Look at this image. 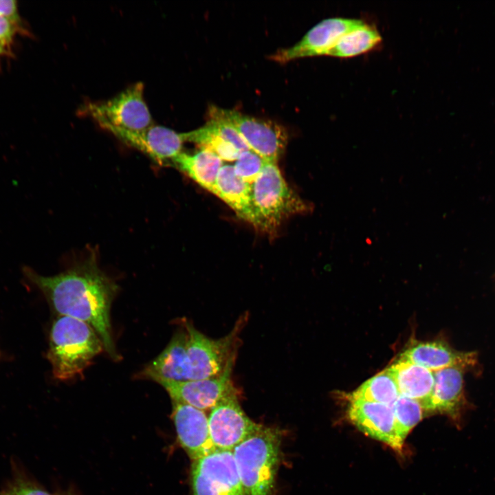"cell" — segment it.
<instances>
[{"instance_id":"cell-1","label":"cell","mask_w":495,"mask_h":495,"mask_svg":"<svg viewBox=\"0 0 495 495\" xmlns=\"http://www.w3.org/2000/svg\"><path fill=\"white\" fill-rule=\"evenodd\" d=\"M23 272L59 316L89 324L110 358L120 359L110 320L111 307L118 286L100 269L94 255L55 276H43L28 267L23 268Z\"/></svg>"},{"instance_id":"cell-2","label":"cell","mask_w":495,"mask_h":495,"mask_svg":"<svg viewBox=\"0 0 495 495\" xmlns=\"http://www.w3.org/2000/svg\"><path fill=\"white\" fill-rule=\"evenodd\" d=\"M247 317L243 315L232 331L219 339L210 338L187 320H182L162 352L140 373L142 378L161 384L219 376L234 364L239 334Z\"/></svg>"},{"instance_id":"cell-3","label":"cell","mask_w":495,"mask_h":495,"mask_svg":"<svg viewBox=\"0 0 495 495\" xmlns=\"http://www.w3.org/2000/svg\"><path fill=\"white\" fill-rule=\"evenodd\" d=\"M103 349L102 340L89 324L59 316L51 328L47 352L54 377L67 381L81 375Z\"/></svg>"},{"instance_id":"cell-4","label":"cell","mask_w":495,"mask_h":495,"mask_svg":"<svg viewBox=\"0 0 495 495\" xmlns=\"http://www.w3.org/2000/svg\"><path fill=\"white\" fill-rule=\"evenodd\" d=\"M281 437L278 428L261 425L232 451L245 495H273Z\"/></svg>"},{"instance_id":"cell-5","label":"cell","mask_w":495,"mask_h":495,"mask_svg":"<svg viewBox=\"0 0 495 495\" xmlns=\"http://www.w3.org/2000/svg\"><path fill=\"white\" fill-rule=\"evenodd\" d=\"M252 220L260 231L272 234L282 223L296 214L311 212L313 205L288 185L277 162H268L251 185Z\"/></svg>"},{"instance_id":"cell-6","label":"cell","mask_w":495,"mask_h":495,"mask_svg":"<svg viewBox=\"0 0 495 495\" xmlns=\"http://www.w3.org/2000/svg\"><path fill=\"white\" fill-rule=\"evenodd\" d=\"M85 111L102 128L110 126L138 131L153 125L144 98V84L140 82L106 101L88 103Z\"/></svg>"},{"instance_id":"cell-7","label":"cell","mask_w":495,"mask_h":495,"mask_svg":"<svg viewBox=\"0 0 495 495\" xmlns=\"http://www.w3.org/2000/svg\"><path fill=\"white\" fill-rule=\"evenodd\" d=\"M192 495H245L232 451L215 450L193 461Z\"/></svg>"},{"instance_id":"cell-8","label":"cell","mask_w":495,"mask_h":495,"mask_svg":"<svg viewBox=\"0 0 495 495\" xmlns=\"http://www.w3.org/2000/svg\"><path fill=\"white\" fill-rule=\"evenodd\" d=\"M208 418L212 444L220 450L232 451L261 425L252 421L243 411L236 388L210 410Z\"/></svg>"},{"instance_id":"cell-9","label":"cell","mask_w":495,"mask_h":495,"mask_svg":"<svg viewBox=\"0 0 495 495\" xmlns=\"http://www.w3.org/2000/svg\"><path fill=\"white\" fill-rule=\"evenodd\" d=\"M217 112L239 133L250 149L268 162H277L287 140L285 130L274 122L214 107Z\"/></svg>"},{"instance_id":"cell-10","label":"cell","mask_w":495,"mask_h":495,"mask_svg":"<svg viewBox=\"0 0 495 495\" xmlns=\"http://www.w3.org/2000/svg\"><path fill=\"white\" fill-rule=\"evenodd\" d=\"M363 22L346 17L325 19L311 28L297 43L278 51L271 58L279 63H286L300 58L327 56L342 36Z\"/></svg>"},{"instance_id":"cell-11","label":"cell","mask_w":495,"mask_h":495,"mask_svg":"<svg viewBox=\"0 0 495 495\" xmlns=\"http://www.w3.org/2000/svg\"><path fill=\"white\" fill-rule=\"evenodd\" d=\"M208 120L203 126L184 133L186 142H192L200 149L208 151L222 161H236L249 146L237 130L211 106Z\"/></svg>"},{"instance_id":"cell-12","label":"cell","mask_w":495,"mask_h":495,"mask_svg":"<svg viewBox=\"0 0 495 495\" xmlns=\"http://www.w3.org/2000/svg\"><path fill=\"white\" fill-rule=\"evenodd\" d=\"M348 417L360 431L401 453L404 440L399 433L390 406L377 402L349 399Z\"/></svg>"},{"instance_id":"cell-13","label":"cell","mask_w":495,"mask_h":495,"mask_svg":"<svg viewBox=\"0 0 495 495\" xmlns=\"http://www.w3.org/2000/svg\"><path fill=\"white\" fill-rule=\"evenodd\" d=\"M103 129L159 164L171 161L182 152V146L186 142L184 133H177L160 125L153 124L138 131L110 126Z\"/></svg>"},{"instance_id":"cell-14","label":"cell","mask_w":495,"mask_h":495,"mask_svg":"<svg viewBox=\"0 0 495 495\" xmlns=\"http://www.w3.org/2000/svg\"><path fill=\"white\" fill-rule=\"evenodd\" d=\"M171 417L178 442L192 461L216 450L210 435L208 418L204 410L173 402Z\"/></svg>"},{"instance_id":"cell-15","label":"cell","mask_w":495,"mask_h":495,"mask_svg":"<svg viewBox=\"0 0 495 495\" xmlns=\"http://www.w3.org/2000/svg\"><path fill=\"white\" fill-rule=\"evenodd\" d=\"M234 365L216 377L186 382L160 384L172 402H180L201 410H211L223 397L235 388L232 379Z\"/></svg>"},{"instance_id":"cell-16","label":"cell","mask_w":495,"mask_h":495,"mask_svg":"<svg viewBox=\"0 0 495 495\" xmlns=\"http://www.w3.org/2000/svg\"><path fill=\"white\" fill-rule=\"evenodd\" d=\"M465 370L455 366L434 371V389L424 407V412L444 414L456 426L461 424L463 412L468 407L463 391Z\"/></svg>"},{"instance_id":"cell-17","label":"cell","mask_w":495,"mask_h":495,"mask_svg":"<svg viewBox=\"0 0 495 495\" xmlns=\"http://www.w3.org/2000/svg\"><path fill=\"white\" fill-rule=\"evenodd\" d=\"M398 360L437 371L455 366L472 368L476 364L477 356L474 352L458 351L441 340L415 341L405 349Z\"/></svg>"},{"instance_id":"cell-18","label":"cell","mask_w":495,"mask_h":495,"mask_svg":"<svg viewBox=\"0 0 495 495\" xmlns=\"http://www.w3.org/2000/svg\"><path fill=\"white\" fill-rule=\"evenodd\" d=\"M388 368L396 382L399 394L417 401L424 409L433 392L434 371L399 360Z\"/></svg>"},{"instance_id":"cell-19","label":"cell","mask_w":495,"mask_h":495,"mask_svg":"<svg viewBox=\"0 0 495 495\" xmlns=\"http://www.w3.org/2000/svg\"><path fill=\"white\" fill-rule=\"evenodd\" d=\"M213 194L223 201L241 219L252 223L251 185L238 177L232 165H223Z\"/></svg>"},{"instance_id":"cell-20","label":"cell","mask_w":495,"mask_h":495,"mask_svg":"<svg viewBox=\"0 0 495 495\" xmlns=\"http://www.w3.org/2000/svg\"><path fill=\"white\" fill-rule=\"evenodd\" d=\"M172 164L201 187L213 194L222 160L206 150L194 154L181 152L171 160Z\"/></svg>"},{"instance_id":"cell-21","label":"cell","mask_w":495,"mask_h":495,"mask_svg":"<svg viewBox=\"0 0 495 495\" xmlns=\"http://www.w3.org/2000/svg\"><path fill=\"white\" fill-rule=\"evenodd\" d=\"M382 40L379 31L364 21L342 36L327 56L340 58L357 56L372 50Z\"/></svg>"},{"instance_id":"cell-22","label":"cell","mask_w":495,"mask_h":495,"mask_svg":"<svg viewBox=\"0 0 495 495\" xmlns=\"http://www.w3.org/2000/svg\"><path fill=\"white\" fill-rule=\"evenodd\" d=\"M399 395L396 382L387 368L362 384L348 397L381 403L391 407Z\"/></svg>"},{"instance_id":"cell-23","label":"cell","mask_w":495,"mask_h":495,"mask_svg":"<svg viewBox=\"0 0 495 495\" xmlns=\"http://www.w3.org/2000/svg\"><path fill=\"white\" fill-rule=\"evenodd\" d=\"M391 408L399 433L405 440L409 432L422 419L424 409L417 401L401 395Z\"/></svg>"},{"instance_id":"cell-24","label":"cell","mask_w":495,"mask_h":495,"mask_svg":"<svg viewBox=\"0 0 495 495\" xmlns=\"http://www.w3.org/2000/svg\"><path fill=\"white\" fill-rule=\"evenodd\" d=\"M266 162L261 156L250 149L239 154L233 167L238 177L252 185L260 175Z\"/></svg>"},{"instance_id":"cell-25","label":"cell","mask_w":495,"mask_h":495,"mask_svg":"<svg viewBox=\"0 0 495 495\" xmlns=\"http://www.w3.org/2000/svg\"><path fill=\"white\" fill-rule=\"evenodd\" d=\"M1 495H50L46 491L40 489L32 484L25 482H19L12 485L8 490L1 493Z\"/></svg>"},{"instance_id":"cell-26","label":"cell","mask_w":495,"mask_h":495,"mask_svg":"<svg viewBox=\"0 0 495 495\" xmlns=\"http://www.w3.org/2000/svg\"><path fill=\"white\" fill-rule=\"evenodd\" d=\"M13 21L0 16V45L5 46L10 43L15 32Z\"/></svg>"},{"instance_id":"cell-27","label":"cell","mask_w":495,"mask_h":495,"mask_svg":"<svg viewBox=\"0 0 495 495\" xmlns=\"http://www.w3.org/2000/svg\"><path fill=\"white\" fill-rule=\"evenodd\" d=\"M0 16L13 22L18 19L17 6L14 0H0Z\"/></svg>"},{"instance_id":"cell-28","label":"cell","mask_w":495,"mask_h":495,"mask_svg":"<svg viewBox=\"0 0 495 495\" xmlns=\"http://www.w3.org/2000/svg\"><path fill=\"white\" fill-rule=\"evenodd\" d=\"M4 46L0 45V55L5 52Z\"/></svg>"}]
</instances>
